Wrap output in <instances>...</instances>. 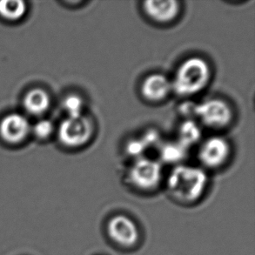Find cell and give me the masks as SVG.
Segmentation results:
<instances>
[{
    "instance_id": "6da1fadb",
    "label": "cell",
    "mask_w": 255,
    "mask_h": 255,
    "mask_svg": "<svg viewBox=\"0 0 255 255\" xmlns=\"http://www.w3.org/2000/svg\"><path fill=\"white\" fill-rule=\"evenodd\" d=\"M208 185L207 172L198 166L179 164L174 166L166 179L170 195L181 203L197 202Z\"/></svg>"
},
{
    "instance_id": "7a4b0ae2",
    "label": "cell",
    "mask_w": 255,
    "mask_h": 255,
    "mask_svg": "<svg viewBox=\"0 0 255 255\" xmlns=\"http://www.w3.org/2000/svg\"><path fill=\"white\" fill-rule=\"evenodd\" d=\"M212 67L206 59L193 56L177 67L172 82V92L178 96L190 98L201 93L210 83Z\"/></svg>"
},
{
    "instance_id": "3957f363",
    "label": "cell",
    "mask_w": 255,
    "mask_h": 255,
    "mask_svg": "<svg viewBox=\"0 0 255 255\" xmlns=\"http://www.w3.org/2000/svg\"><path fill=\"white\" fill-rule=\"evenodd\" d=\"M95 128L93 119L86 114L66 117L59 126V141L68 148H81L93 139Z\"/></svg>"
},
{
    "instance_id": "277c9868",
    "label": "cell",
    "mask_w": 255,
    "mask_h": 255,
    "mask_svg": "<svg viewBox=\"0 0 255 255\" xmlns=\"http://www.w3.org/2000/svg\"><path fill=\"white\" fill-rule=\"evenodd\" d=\"M127 179L128 183L138 191L151 192L161 184L162 165L158 160L146 157L135 159L128 168Z\"/></svg>"
},
{
    "instance_id": "5b68a950",
    "label": "cell",
    "mask_w": 255,
    "mask_h": 255,
    "mask_svg": "<svg viewBox=\"0 0 255 255\" xmlns=\"http://www.w3.org/2000/svg\"><path fill=\"white\" fill-rule=\"evenodd\" d=\"M195 118L200 124L214 130L228 128L234 121L235 113L231 105L221 98H211L197 104Z\"/></svg>"
},
{
    "instance_id": "8992f818",
    "label": "cell",
    "mask_w": 255,
    "mask_h": 255,
    "mask_svg": "<svg viewBox=\"0 0 255 255\" xmlns=\"http://www.w3.org/2000/svg\"><path fill=\"white\" fill-rule=\"evenodd\" d=\"M231 152V145L226 138L221 136H213L201 143L198 158L205 167L217 169L228 163Z\"/></svg>"
},
{
    "instance_id": "52a82bcc",
    "label": "cell",
    "mask_w": 255,
    "mask_h": 255,
    "mask_svg": "<svg viewBox=\"0 0 255 255\" xmlns=\"http://www.w3.org/2000/svg\"><path fill=\"white\" fill-rule=\"evenodd\" d=\"M107 233L113 242L122 247H131L138 242L139 231L131 218L119 214L111 218L107 224Z\"/></svg>"
},
{
    "instance_id": "ba28073f",
    "label": "cell",
    "mask_w": 255,
    "mask_h": 255,
    "mask_svg": "<svg viewBox=\"0 0 255 255\" xmlns=\"http://www.w3.org/2000/svg\"><path fill=\"white\" fill-rule=\"evenodd\" d=\"M142 10L153 23L171 24L179 17L181 3L176 0H149L142 3Z\"/></svg>"
},
{
    "instance_id": "9c48e42d",
    "label": "cell",
    "mask_w": 255,
    "mask_h": 255,
    "mask_svg": "<svg viewBox=\"0 0 255 255\" xmlns=\"http://www.w3.org/2000/svg\"><path fill=\"white\" fill-rule=\"evenodd\" d=\"M172 93V82L162 73H152L142 80L140 93L150 103H159L166 100Z\"/></svg>"
},
{
    "instance_id": "30bf717a",
    "label": "cell",
    "mask_w": 255,
    "mask_h": 255,
    "mask_svg": "<svg viewBox=\"0 0 255 255\" xmlns=\"http://www.w3.org/2000/svg\"><path fill=\"white\" fill-rule=\"evenodd\" d=\"M30 131L31 125L22 114H9L0 123V135L9 143L15 144L24 140Z\"/></svg>"
},
{
    "instance_id": "8fae6325",
    "label": "cell",
    "mask_w": 255,
    "mask_h": 255,
    "mask_svg": "<svg viewBox=\"0 0 255 255\" xmlns=\"http://www.w3.org/2000/svg\"><path fill=\"white\" fill-rule=\"evenodd\" d=\"M51 104L48 93L42 89H33L25 95L24 107L28 113L40 115L47 111Z\"/></svg>"
},
{
    "instance_id": "7c38bea8",
    "label": "cell",
    "mask_w": 255,
    "mask_h": 255,
    "mask_svg": "<svg viewBox=\"0 0 255 255\" xmlns=\"http://www.w3.org/2000/svg\"><path fill=\"white\" fill-rule=\"evenodd\" d=\"M201 137L202 131L200 125L194 120H186L179 126L177 141L188 149L200 141Z\"/></svg>"
},
{
    "instance_id": "4fadbf2b",
    "label": "cell",
    "mask_w": 255,
    "mask_h": 255,
    "mask_svg": "<svg viewBox=\"0 0 255 255\" xmlns=\"http://www.w3.org/2000/svg\"><path fill=\"white\" fill-rule=\"evenodd\" d=\"M187 150L188 149L177 140L166 142L162 143L159 147V157L165 163L179 165L183 159L186 158Z\"/></svg>"
},
{
    "instance_id": "5bb4252c",
    "label": "cell",
    "mask_w": 255,
    "mask_h": 255,
    "mask_svg": "<svg viewBox=\"0 0 255 255\" xmlns=\"http://www.w3.org/2000/svg\"><path fill=\"white\" fill-rule=\"evenodd\" d=\"M26 4L20 0L0 1V16L6 20L16 21L24 17Z\"/></svg>"
},
{
    "instance_id": "9a60e30c",
    "label": "cell",
    "mask_w": 255,
    "mask_h": 255,
    "mask_svg": "<svg viewBox=\"0 0 255 255\" xmlns=\"http://www.w3.org/2000/svg\"><path fill=\"white\" fill-rule=\"evenodd\" d=\"M63 108L67 117H76L84 114L85 100L79 94H69L63 101Z\"/></svg>"
},
{
    "instance_id": "2e32d148",
    "label": "cell",
    "mask_w": 255,
    "mask_h": 255,
    "mask_svg": "<svg viewBox=\"0 0 255 255\" xmlns=\"http://www.w3.org/2000/svg\"><path fill=\"white\" fill-rule=\"evenodd\" d=\"M147 147L145 145V142L143 141L141 138H131V140L127 143L126 145V152L128 156L135 159H140L145 157V154L147 151Z\"/></svg>"
},
{
    "instance_id": "e0dca14e",
    "label": "cell",
    "mask_w": 255,
    "mask_h": 255,
    "mask_svg": "<svg viewBox=\"0 0 255 255\" xmlns=\"http://www.w3.org/2000/svg\"><path fill=\"white\" fill-rule=\"evenodd\" d=\"M53 124L48 120H42L37 122L33 127L34 134L39 138H48L53 132Z\"/></svg>"
},
{
    "instance_id": "ac0fdd59",
    "label": "cell",
    "mask_w": 255,
    "mask_h": 255,
    "mask_svg": "<svg viewBox=\"0 0 255 255\" xmlns=\"http://www.w3.org/2000/svg\"><path fill=\"white\" fill-rule=\"evenodd\" d=\"M143 141L145 142V145L147 148L150 147H159L162 144L161 138L158 131L155 130H149L145 131V134L141 137Z\"/></svg>"
},
{
    "instance_id": "d6986e66",
    "label": "cell",
    "mask_w": 255,
    "mask_h": 255,
    "mask_svg": "<svg viewBox=\"0 0 255 255\" xmlns=\"http://www.w3.org/2000/svg\"><path fill=\"white\" fill-rule=\"evenodd\" d=\"M197 103L186 101L179 106V114H182L186 120H193L196 114Z\"/></svg>"
}]
</instances>
